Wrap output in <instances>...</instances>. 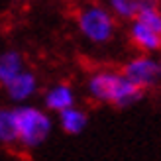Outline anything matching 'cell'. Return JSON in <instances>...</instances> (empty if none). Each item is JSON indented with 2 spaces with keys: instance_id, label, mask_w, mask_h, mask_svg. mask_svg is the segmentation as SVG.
<instances>
[{
  "instance_id": "3957f363",
  "label": "cell",
  "mask_w": 161,
  "mask_h": 161,
  "mask_svg": "<svg viewBox=\"0 0 161 161\" xmlns=\"http://www.w3.org/2000/svg\"><path fill=\"white\" fill-rule=\"evenodd\" d=\"M77 30L88 43L106 45L116 36V18L102 4H85L77 10Z\"/></svg>"
},
{
  "instance_id": "8fae6325",
  "label": "cell",
  "mask_w": 161,
  "mask_h": 161,
  "mask_svg": "<svg viewBox=\"0 0 161 161\" xmlns=\"http://www.w3.org/2000/svg\"><path fill=\"white\" fill-rule=\"evenodd\" d=\"M0 146H16V126H14V108L0 106Z\"/></svg>"
},
{
  "instance_id": "9c48e42d",
  "label": "cell",
  "mask_w": 161,
  "mask_h": 161,
  "mask_svg": "<svg viewBox=\"0 0 161 161\" xmlns=\"http://www.w3.org/2000/svg\"><path fill=\"white\" fill-rule=\"evenodd\" d=\"M26 69V59L18 49H6L0 53V86H4L12 77Z\"/></svg>"
},
{
  "instance_id": "52a82bcc",
  "label": "cell",
  "mask_w": 161,
  "mask_h": 161,
  "mask_svg": "<svg viewBox=\"0 0 161 161\" xmlns=\"http://www.w3.org/2000/svg\"><path fill=\"white\" fill-rule=\"evenodd\" d=\"M130 39L142 53H157L161 51V34L147 28L140 20H130Z\"/></svg>"
},
{
  "instance_id": "5b68a950",
  "label": "cell",
  "mask_w": 161,
  "mask_h": 161,
  "mask_svg": "<svg viewBox=\"0 0 161 161\" xmlns=\"http://www.w3.org/2000/svg\"><path fill=\"white\" fill-rule=\"evenodd\" d=\"M2 88L6 91V96H8V100H10V102L24 104V102H30L37 94L39 80H37V75L34 73V71L24 69L16 77H12Z\"/></svg>"
},
{
  "instance_id": "277c9868",
  "label": "cell",
  "mask_w": 161,
  "mask_h": 161,
  "mask_svg": "<svg viewBox=\"0 0 161 161\" xmlns=\"http://www.w3.org/2000/svg\"><path fill=\"white\" fill-rule=\"evenodd\" d=\"M122 75L132 80L136 86L143 88H153L161 80V71H159V61L151 53H142L136 57L128 59L122 67Z\"/></svg>"
},
{
  "instance_id": "7c38bea8",
  "label": "cell",
  "mask_w": 161,
  "mask_h": 161,
  "mask_svg": "<svg viewBox=\"0 0 161 161\" xmlns=\"http://www.w3.org/2000/svg\"><path fill=\"white\" fill-rule=\"evenodd\" d=\"M108 2V10L114 14L116 20H124V22H130L136 18L138 14V6H140V0H106Z\"/></svg>"
},
{
  "instance_id": "6da1fadb",
  "label": "cell",
  "mask_w": 161,
  "mask_h": 161,
  "mask_svg": "<svg viewBox=\"0 0 161 161\" xmlns=\"http://www.w3.org/2000/svg\"><path fill=\"white\" fill-rule=\"evenodd\" d=\"M86 94L98 104H110L116 108H128L138 104L146 91L128 80L122 71L98 69L86 80Z\"/></svg>"
},
{
  "instance_id": "8992f818",
  "label": "cell",
  "mask_w": 161,
  "mask_h": 161,
  "mask_svg": "<svg viewBox=\"0 0 161 161\" xmlns=\"http://www.w3.org/2000/svg\"><path fill=\"white\" fill-rule=\"evenodd\" d=\"M73 104H77V94L69 83H55L43 92V108L51 114H57Z\"/></svg>"
},
{
  "instance_id": "30bf717a",
  "label": "cell",
  "mask_w": 161,
  "mask_h": 161,
  "mask_svg": "<svg viewBox=\"0 0 161 161\" xmlns=\"http://www.w3.org/2000/svg\"><path fill=\"white\" fill-rule=\"evenodd\" d=\"M136 20H140L147 28L161 34V6H159V2L157 0H140Z\"/></svg>"
},
{
  "instance_id": "ba28073f",
  "label": "cell",
  "mask_w": 161,
  "mask_h": 161,
  "mask_svg": "<svg viewBox=\"0 0 161 161\" xmlns=\"http://www.w3.org/2000/svg\"><path fill=\"white\" fill-rule=\"evenodd\" d=\"M57 124L65 134L79 136L85 132V128L88 124V114L83 108H79L77 104H73V106L57 112Z\"/></svg>"
},
{
  "instance_id": "4fadbf2b",
  "label": "cell",
  "mask_w": 161,
  "mask_h": 161,
  "mask_svg": "<svg viewBox=\"0 0 161 161\" xmlns=\"http://www.w3.org/2000/svg\"><path fill=\"white\" fill-rule=\"evenodd\" d=\"M157 61H159V71H161V59H157Z\"/></svg>"
},
{
  "instance_id": "7a4b0ae2",
  "label": "cell",
  "mask_w": 161,
  "mask_h": 161,
  "mask_svg": "<svg viewBox=\"0 0 161 161\" xmlns=\"http://www.w3.org/2000/svg\"><path fill=\"white\" fill-rule=\"evenodd\" d=\"M14 126H16V146L31 151L49 140L53 132L51 112L42 106L24 102L14 106Z\"/></svg>"
}]
</instances>
